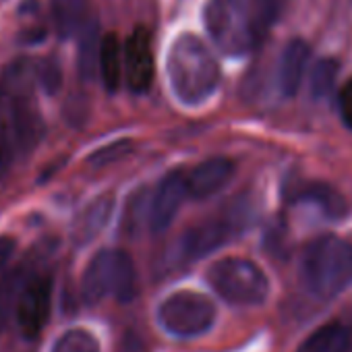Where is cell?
Instances as JSON below:
<instances>
[{"instance_id":"ffe728a7","label":"cell","mask_w":352,"mask_h":352,"mask_svg":"<svg viewBox=\"0 0 352 352\" xmlns=\"http://www.w3.org/2000/svg\"><path fill=\"white\" fill-rule=\"evenodd\" d=\"M340 73V63L336 58H321L309 73V94L313 100H327L333 91L336 79Z\"/></svg>"},{"instance_id":"ba28073f","label":"cell","mask_w":352,"mask_h":352,"mask_svg":"<svg viewBox=\"0 0 352 352\" xmlns=\"http://www.w3.org/2000/svg\"><path fill=\"white\" fill-rule=\"evenodd\" d=\"M46 126L38 106L30 96H11L9 106V124L0 135V153L7 155L9 145H15L19 151H32L44 139Z\"/></svg>"},{"instance_id":"7402d4cb","label":"cell","mask_w":352,"mask_h":352,"mask_svg":"<svg viewBox=\"0 0 352 352\" xmlns=\"http://www.w3.org/2000/svg\"><path fill=\"white\" fill-rule=\"evenodd\" d=\"M284 3H286V0H257V13L253 17V30H255L257 42H261V38L280 19Z\"/></svg>"},{"instance_id":"8992f818","label":"cell","mask_w":352,"mask_h":352,"mask_svg":"<svg viewBox=\"0 0 352 352\" xmlns=\"http://www.w3.org/2000/svg\"><path fill=\"white\" fill-rule=\"evenodd\" d=\"M155 317L166 333L181 340H191L208 333L214 327L216 305L195 290H176L157 305Z\"/></svg>"},{"instance_id":"277c9868","label":"cell","mask_w":352,"mask_h":352,"mask_svg":"<svg viewBox=\"0 0 352 352\" xmlns=\"http://www.w3.org/2000/svg\"><path fill=\"white\" fill-rule=\"evenodd\" d=\"M210 288L228 305L257 307L270 296V280L265 272L245 257H224L206 272Z\"/></svg>"},{"instance_id":"4316f807","label":"cell","mask_w":352,"mask_h":352,"mask_svg":"<svg viewBox=\"0 0 352 352\" xmlns=\"http://www.w3.org/2000/svg\"><path fill=\"white\" fill-rule=\"evenodd\" d=\"M15 251H17V241L13 236H7V234L0 236V274L7 270Z\"/></svg>"},{"instance_id":"603a6c76","label":"cell","mask_w":352,"mask_h":352,"mask_svg":"<svg viewBox=\"0 0 352 352\" xmlns=\"http://www.w3.org/2000/svg\"><path fill=\"white\" fill-rule=\"evenodd\" d=\"M36 81L40 87L48 94L54 96L63 87V69L56 58H44L36 65Z\"/></svg>"},{"instance_id":"8fae6325","label":"cell","mask_w":352,"mask_h":352,"mask_svg":"<svg viewBox=\"0 0 352 352\" xmlns=\"http://www.w3.org/2000/svg\"><path fill=\"white\" fill-rule=\"evenodd\" d=\"M234 232V226L224 218H210L191 226L179 243V257L185 263L199 261L224 247Z\"/></svg>"},{"instance_id":"83f0119b","label":"cell","mask_w":352,"mask_h":352,"mask_svg":"<svg viewBox=\"0 0 352 352\" xmlns=\"http://www.w3.org/2000/svg\"><path fill=\"white\" fill-rule=\"evenodd\" d=\"M118 352H147V346H145V342L137 333L126 331L122 336L120 344H118Z\"/></svg>"},{"instance_id":"7c38bea8","label":"cell","mask_w":352,"mask_h":352,"mask_svg":"<svg viewBox=\"0 0 352 352\" xmlns=\"http://www.w3.org/2000/svg\"><path fill=\"white\" fill-rule=\"evenodd\" d=\"M234 176V162L228 157H210L187 174V191L193 199H210L220 193Z\"/></svg>"},{"instance_id":"52a82bcc","label":"cell","mask_w":352,"mask_h":352,"mask_svg":"<svg viewBox=\"0 0 352 352\" xmlns=\"http://www.w3.org/2000/svg\"><path fill=\"white\" fill-rule=\"evenodd\" d=\"M52 276L32 270L15 296V319L28 340H36L48 323L52 311Z\"/></svg>"},{"instance_id":"ac0fdd59","label":"cell","mask_w":352,"mask_h":352,"mask_svg":"<svg viewBox=\"0 0 352 352\" xmlns=\"http://www.w3.org/2000/svg\"><path fill=\"white\" fill-rule=\"evenodd\" d=\"M52 21L60 38H73L89 19L87 0H52Z\"/></svg>"},{"instance_id":"9a60e30c","label":"cell","mask_w":352,"mask_h":352,"mask_svg":"<svg viewBox=\"0 0 352 352\" xmlns=\"http://www.w3.org/2000/svg\"><path fill=\"white\" fill-rule=\"evenodd\" d=\"M292 204H307L317 208L327 220H342L348 212L346 199L327 183H305L292 193Z\"/></svg>"},{"instance_id":"5b68a950","label":"cell","mask_w":352,"mask_h":352,"mask_svg":"<svg viewBox=\"0 0 352 352\" xmlns=\"http://www.w3.org/2000/svg\"><path fill=\"white\" fill-rule=\"evenodd\" d=\"M204 23L216 48L226 56H245L257 46L253 17L245 0H208Z\"/></svg>"},{"instance_id":"9c48e42d","label":"cell","mask_w":352,"mask_h":352,"mask_svg":"<svg viewBox=\"0 0 352 352\" xmlns=\"http://www.w3.org/2000/svg\"><path fill=\"white\" fill-rule=\"evenodd\" d=\"M187 197H189L187 174L181 170L166 174L153 189V193L149 195V210H147L149 230L153 234L166 232L176 220V216H179Z\"/></svg>"},{"instance_id":"44dd1931","label":"cell","mask_w":352,"mask_h":352,"mask_svg":"<svg viewBox=\"0 0 352 352\" xmlns=\"http://www.w3.org/2000/svg\"><path fill=\"white\" fill-rule=\"evenodd\" d=\"M50 352H100V342L91 331L75 327L60 333Z\"/></svg>"},{"instance_id":"d4e9b609","label":"cell","mask_w":352,"mask_h":352,"mask_svg":"<svg viewBox=\"0 0 352 352\" xmlns=\"http://www.w3.org/2000/svg\"><path fill=\"white\" fill-rule=\"evenodd\" d=\"M131 147H133V143H131L129 139H120V141H114V143L104 145V147H100L98 151H94V153L89 155L87 162H89V166L102 168V166H108V164H112V162L122 160L126 153H131Z\"/></svg>"},{"instance_id":"e0dca14e","label":"cell","mask_w":352,"mask_h":352,"mask_svg":"<svg viewBox=\"0 0 352 352\" xmlns=\"http://www.w3.org/2000/svg\"><path fill=\"white\" fill-rule=\"evenodd\" d=\"M352 342V331L344 323H325L315 329L296 352H348Z\"/></svg>"},{"instance_id":"30bf717a","label":"cell","mask_w":352,"mask_h":352,"mask_svg":"<svg viewBox=\"0 0 352 352\" xmlns=\"http://www.w3.org/2000/svg\"><path fill=\"white\" fill-rule=\"evenodd\" d=\"M153 52L149 32L139 25L122 46V75L133 94H145L153 83Z\"/></svg>"},{"instance_id":"d6986e66","label":"cell","mask_w":352,"mask_h":352,"mask_svg":"<svg viewBox=\"0 0 352 352\" xmlns=\"http://www.w3.org/2000/svg\"><path fill=\"white\" fill-rule=\"evenodd\" d=\"M98 75L104 87L112 94L118 89L122 79V44L116 34L102 36L100 44V60H98Z\"/></svg>"},{"instance_id":"7a4b0ae2","label":"cell","mask_w":352,"mask_h":352,"mask_svg":"<svg viewBox=\"0 0 352 352\" xmlns=\"http://www.w3.org/2000/svg\"><path fill=\"white\" fill-rule=\"evenodd\" d=\"M300 282L309 294L331 300L352 284V245L336 234L311 241L298 265Z\"/></svg>"},{"instance_id":"5bb4252c","label":"cell","mask_w":352,"mask_h":352,"mask_svg":"<svg viewBox=\"0 0 352 352\" xmlns=\"http://www.w3.org/2000/svg\"><path fill=\"white\" fill-rule=\"evenodd\" d=\"M114 214V197L112 195H100L96 197L73 222L71 236L77 245L91 243L110 222Z\"/></svg>"},{"instance_id":"3957f363","label":"cell","mask_w":352,"mask_h":352,"mask_svg":"<svg viewBox=\"0 0 352 352\" xmlns=\"http://www.w3.org/2000/svg\"><path fill=\"white\" fill-rule=\"evenodd\" d=\"M137 294V272L131 255L120 249L98 251L83 270L81 298L87 305H98L106 296L118 302H131Z\"/></svg>"},{"instance_id":"cb8c5ba5","label":"cell","mask_w":352,"mask_h":352,"mask_svg":"<svg viewBox=\"0 0 352 352\" xmlns=\"http://www.w3.org/2000/svg\"><path fill=\"white\" fill-rule=\"evenodd\" d=\"M145 189L137 191L129 204H126V212H124V230L129 232H137L141 222H147V210H149V197H145Z\"/></svg>"},{"instance_id":"6da1fadb","label":"cell","mask_w":352,"mask_h":352,"mask_svg":"<svg viewBox=\"0 0 352 352\" xmlns=\"http://www.w3.org/2000/svg\"><path fill=\"white\" fill-rule=\"evenodd\" d=\"M166 73L174 98L183 106L208 102L216 94L222 75L210 46L193 34H183L174 40L168 52Z\"/></svg>"},{"instance_id":"2e32d148","label":"cell","mask_w":352,"mask_h":352,"mask_svg":"<svg viewBox=\"0 0 352 352\" xmlns=\"http://www.w3.org/2000/svg\"><path fill=\"white\" fill-rule=\"evenodd\" d=\"M79 44H77V71L81 81L91 83L98 77V60H100V44H102V30L98 17L89 15L85 25L81 28Z\"/></svg>"},{"instance_id":"484cf974","label":"cell","mask_w":352,"mask_h":352,"mask_svg":"<svg viewBox=\"0 0 352 352\" xmlns=\"http://www.w3.org/2000/svg\"><path fill=\"white\" fill-rule=\"evenodd\" d=\"M340 116L342 122L352 131V79H348L340 91Z\"/></svg>"},{"instance_id":"4fadbf2b","label":"cell","mask_w":352,"mask_h":352,"mask_svg":"<svg viewBox=\"0 0 352 352\" xmlns=\"http://www.w3.org/2000/svg\"><path fill=\"white\" fill-rule=\"evenodd\" d=\"M309 58H311V46L302 38H294L286 44L278 67V87L284 98L296 96L305 79Z\"/></svg>"}]
</instances>
